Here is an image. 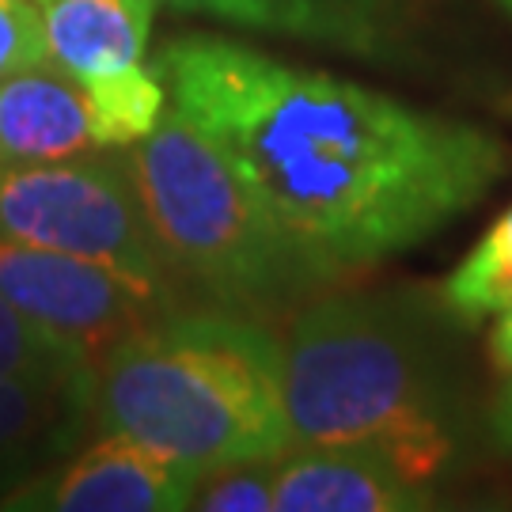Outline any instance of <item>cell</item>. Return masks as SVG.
Wrapping results in <instances>:
<instances>
[{
	"label": "cell",
	"mask_w": 512,
	"mask_h": 512,
	"mask_svg": "<svg viewBox=\"0 0 512 512\" xmlns=\"http://www.w3.org/2000/svg\"><path fill=\"white\" fill-rule=\"evenodd\" d=\"M152 69L327 281L418 247L505 171L482 129L232 38H175Z\"/></svg>",
	"instance_id": "6da1fadb"
},
{
	"label": "cell",
	"mask_w": 512,
	"mask_h": 512,
	"mask_svg": "<svg viewBox=\"0 0 512 512\" xmlns=\"http://www.w3.org/2000/svg\"><path fill=\"white\" fill-rule=\"evenodd\" d=\"M103 433H118L202 475L293 448L281 346L236 311H167L95 365Z\"/></svg>",
	"instance_id": "7a4b0ae2"
},
{
	"label": "cell",
	"mask_w": 512,
	"mask_h": 512,
	"mask_svg": "<svg viewBox=\"0 0 512 512\" xmlns=\"http://www.w3.org/2000/svg\"><path fill=\"white\" fill-rule=\"evenodd\" d=\"M293 448H357L433 486L456 456V410L437 346L410 308L323 296L281 346Z\"/></svg>",
	"instance_id": "3957f363"
},
{
	"label": "cell",
	"mask_w": 512,
	"mask_h": 512,
	"mask_svg": "<svg viewBox=\"0 0 512 512\" xmlns=\"http://www.w3.org/2000/svg\"><path fill=\"white\" fill-rule=\"evenodd\" d=\"M126 160L179 281L198 285L224 311L285 308L327 285L277 232L224 152L171 103L164 118L129 145Z\"/></svg>",
	"instance_id": "277c9868"
},
{
	"label": "cell",
	"mask_w": 512,
	"mask_h": 512,
	"mask_svg": "<svg viewBox=\"0 0 512 512\" xmlns=\"http://www.w3.org/2000/svg\"><path fill=\"white\" fill-rule=\"evenodd\" d=\"M0 239L103 262L160 289L179 285L126 156L0 167Z\"/></svg>",
	"instance_id": "5b68a950"
},
{
	"label": "cell",
	"mask_w": 512,
	"mask_h": 512,
	"mask_svg": "<svg viewBox=\"0 0 512 512\" xmlns=\"http://www.w3.org/2000/svg\"><path fill=\"white\" fill-rule=\"evenodd\" d=\"M0 296L46 330L69 338L95 365L126 334L171 311V289L137 281L103 262L8 239H0Z\"/></svg>",
	"instance_id": "8992f818"
},
{
	"label": "cell",
	"mask_w": 512,
	"mask_h": 512,
	"mask_svg": "<svg viewBox=\"0 0 512 512\" xmlns=\"http://www.w3.org/2000/svg\"><path fill=\"white\" fill-rule=\"evenodd\" d=\"M194 471L118 433L88 444L80 456L23 482L4 509L46 512H179L190 505Z\"/></svg>",
	"instance_id": "52a82bcc"
},
{
	"label": "cell",
	"mask_w": 512,
	"mask_h": 512,
	"mask_svg": "<svg viewBox=\"0 0 512 512\" xmlns=\"http://www.w3.org/2000/svg\"><path fill=\"white\" fill-rule=\"evenodd\" d=\"M433 505V486L357 448H289L274 459V512H418Z\"/></svg>",
	"instance_id": "ba28073f"
},
{
	"label": "cell",
	"mask_w": 512,
	"mask_h": 512,
	"mask_svg": "<svg viewBox=\"0 0 512 512\" xmlns=\"http://www.w3.org/2000/svg\"><path fill=\"white\" fill-rule=\"evenodd\" d=\"M186 16H209L262 35L304 38L357 57H380L399 42L410 0H164Z\"/></svg>",
	"instance_id": "9c48e42d"
},
{
	"label": "cell",
	"mask_w": 512,
	"mask_h": 512,
	"mask_svg": "<svg viewBox=\"0 0 512 512\" xmlns=\"http://www.w3.org/2000/svg\"><path fill=\"white\" fill-rule=\"evenodd\" d=\"M160 0H42L46 57L99 95L145 73L148 31Z\"/></svg>",
	"instance_id": "30bf717a"
},
{
	"label": "cell",
	"mask_w": 512,
	"mask_h": 512,
	"mask_svg": "<svg viewBox=\"0 0 512 512\" xmlns=\"http://www.w3.org/2000/svg\"><path fill=\"white\" fill-rule=\"evenodd\" d=\"M99 148L80 80L50 57L0 80V167L50 164Z\"/></svg>",
	"instance_id": "8fae6325"
},
{
	"label": "cell",
	"mask_w": 512,
	"mask_h": 512,
	"mask_svg": "<svg viewBox=\"0 0 512 512\" xmlns=\"http://www.w3.org/2000/svg\"><path fill=\"white\" fill-rule=\"evenodd\" d=\"M95 380H0V497H12L73 448Z\"/></svg>",
	"instance_id": "7c38bea8"
},
{
	"label": "cell",
	"mask_w": 512,
	"mask_h": 512,
	"mask_svg": "<svg viewBox=\"0 0 512 512\" xmlns=\"http://www.w3.org/2000/svg\"><path fill=\"white\" fill-rule=\"evenodd\" d=\"M0 380H95V361L0 296Z\"/></svg>",
	"instance_id": "4fadbf2b"
},
{
	"label": "cell",
	"mask_w": 512,
	"mask_h": 512,
	"mask_svg": "<svg viewBox=\"0 0 512 512\" xmlns=\"http://www.w3.org/2000/svg\"><path fill=\"white\" fill-rule=\"evenodd\" d=\"M444 304L467 323L512 308V205L444 281Z\"/></svg>",
	"instance_id": "5bb4252c"
},
{
	"label": "cell",
	"mask_w": 512,
	"mask_h": 512,
	"mask_svg": "<svg viewBox=\"0 0 512 512\" xmlns=\"http://www.w3.org/2000/svg\"><path fill=\"white\" fill-rule=\"evenodd\" d=\"M202 512H270L274 509V459H243L194 475L190 505Z\"/></svg>",
	"instance_id": "9a60e30c"
},
{
	"label": "cell",
	"mask_w": 512,
	"mask_h": 512,
	"mask_svg": "<svg viewBox=\"0 0 512 512\" xmlns=\"http://www.w3.org/2000/svg\"><path fill=\"white\" fill-rule=\"evenodd\" d=\"M46 61V31L35 0H0V80Z\"/></svg>",
	"instance_id": "2e32d148"
},
{
	"label": "cell",
	"mask_w": 512,
	"mask_h": 512,
	"mask_svg": "<svg viewBox=\"0 0 512 512\" xmlns=\"http://www.w3.org/2000/svg\"><path fill=\"white\" fill-rule=\"evenodd\" d=\"M490 357H494V365L505 376H512V308H505L497 315L494 334H490Z\"/></svg>",
	"instance_id": "e0dca14e"
},
{
	"label": "cell",
	"mask_w": 512,
	"mask_h": 512,
	"mask_svg": "<svg viewBox=\"0 0 512 512\" xmlns=\"http://www.w3.org/2000/svg\"><path fill=\"white\" fill-rule=\"evenodd\" d=\"M494 425H497V437H501L512 448V384L505 387V391H501V399H497Z\"/></svg>",
	"instance_id": "ac0fdd59"
},
{
	"label": "cell",
	"mask_w": 512,
	"mask_h": 512,
	"mask_svg": "<svg viewBox=\"0 0 512 512\" xmlns=\"http://www.w3.org/2000/svg\"><path fill=\"white\" fill-rule=\"evenodd\" d=\"M501 4H505V8H509V12H512V0H501Z\"/></svg>",
	"instance_id": "d6986e66"
},
{
	"label": "cell",
	"mask_w": 512,
	"mask_h": 512,
	"mask_svg": "<svg viewBox=\"0 0 512 512\" xmlns=\"http://www.w3.org/2000/svg\"><path fill=\"white\" fill-rule=\"evenodd\" d=\"M35 4H42V0H35Z\"/></svg>",
	"instance_id": "ffe728a7"
}]
</instances>
